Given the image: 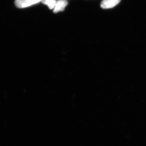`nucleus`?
<instances>
[{
  "label": "nucleus",
  "instance_id": "obj_2",
  "mask_svg": "<svg viewBox=\"0 0 146 146\" xmlns=\"http://www.w3.org/2000/svg\"><path fill=\"white\" fill-rule=\"evenodd\" d=\"M121 0H103L101 3V7L104 9H108L115 7Z\"/></svg>",
  "mask_w": 146,
  "mask_h": 146
},
{
  "label": "nucleus",
  "instance_id": "obj_3",
  "mask_svg": "<svg viewBox=\"0 0 146 146\" xmlns=\"http://www.w3.org/2000/svg\"><path fill=\"white\" fill-rule=\"evenodd\" d=\"M68 4V2L66 0H58L54 9L53 12L54 13H57L60 11H63Z\"/></svg>",
  "mask_w": 146,
  "mask_h": 146
},
{
  "label": "nucleus",
  "instance_id": "obj_1",
  "mask_svg": "<svg viewBox=\"0 0 146 146\" xmlns=\"http://www.w3.org/2000/svg\"><path fill=\"white\" fill-rule=\"evenodd\" d=\"M42 1V0H16L15 4L17 7L23 8L37 3Z\"/></svg>",
  "mask_w": 146,
  "mask_h": 146
},
{
  "label": "nucleus",
  "instance_id": "obj_4",
  "mask_svg": "<svg viewBox=\"0 0 146 146\" xmlns=\"http://www.w3.org/2000/svg\"><path fill=\"white\" fill-rule=\"evenodd\" d=\"M42 3L47 5L50 9H52L54 8L56 4V0H42Z\"/></svg>",
  "mask_w": 146,
  "mask_h": 146
}]
</instances>
